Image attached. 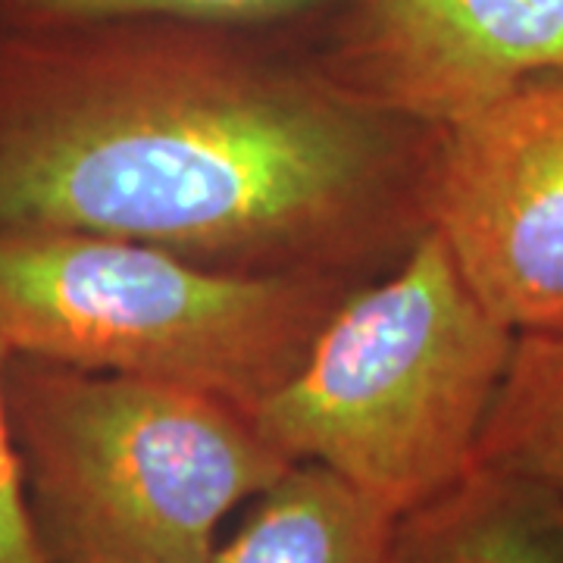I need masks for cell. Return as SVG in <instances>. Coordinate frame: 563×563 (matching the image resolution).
Listing matches in <instances>:
<instances>
[{
  "label": "cell",
  "instance_id": "1",
  "mask_svg": "<svg viewBox=\"0 0 563 563\" xmlns=\"http://www.w3.org/2000/svg\"><path fill=\"white\" fill-rule=\"evenodd\" d=\"M435 141L298 35L163 20L0 35V232L369 282L426 232Z\"/></svg>",
  "mask_w": 563,
  "mask_h": 563
},
{
  "label": "cell",
  "instance_id": "2",
  "mask_svg": "<svg viewBox=\"0 0 563 563\" xmlns=\"http://www.w3.org/2000/svg\"><path fill=\"white\" fill-rule=\"evenodd\" d=\"M7 395L47 563H210L225 514L291 466L195 388L10 354Z\"/></svg>",
  "mask_w": 563,
  "mask_h": 563
},
{
  "label": "cell",
  "instance_id": "3",
  "mask_svg": "<svg viewBox=\"0 0 563 563\" xmlns=\"http://www.w3.org/2000/svg\"><path fill=\"white\" fill-rule=\"evenodd\" d=\"M514 342L426 225L251 417L291 463H322L401 517L476 461Z\"/></svg>",
  "mask_w": 563,
  "mask_h": 563
},
{
  "label": "cell",
  "instance_id": "4",
  "mask_svg": "<svg viewBox=\"0 0 563 563\" xmlns=\"http://www.w3.org/2000/svg\"><path fill=\"white\" fill-rule=\"evenodd\" d=\"M363 282L242 273L91 232H0L10 354L181 385L254 413Z\"/></svg>",
  "mask_w": 563,
  "mask_h": 563
},
{
  "label": "cell",
  "instance_id": "5",
  "mask_svg": "<svg viewBox=\"0 0 563 563\" xmlns=\"http://www.w3.org/2000/svg\"><path fill=\"white\" fill-rule=\"evenodd\" d=\"M426 225L520 332H563V69L439 129Z\"/></svg>",
  "mask_w": 563,
  "mask_h": 563
},
{
  "label": "cell",
  "instance_id": "6",
  "mask_svg": "<svg viewBox=\"0 0 563 563\" xmlns=\"http://www.w3.org/2000/svg\"><path fill=\"white\" fill-rule=\"evenodd\" d=\"M313 47L361 95L442 129L563 69V0H342Z\"/></svg>",
  "mask_w": 563,
  "mask_h": 563
},
{
  "label": "cell",
  "instance_id": "7",
  "mask_svg": "<svg viewBox=\"0 0 563 563\" xmlns=\"http://www.w3.org/2000/svg\"><path fill=\"white\" fill-rule=\"evenodd\" d=\"M391 563H563V495L526 473L473 461L398 517Z\"/></svg>",
  "mask_w": 563,
  "mask_h": 563
},
{
  "label": "cell",
  "instance_id": "8",
  "mask_svg": "<svg viewBox=\"0 0 563 563\" xmlns=\"http://www.w3.org/2000/svg\"><path fill=\"white\" fill-rule=\"evenodd\" d=\"M398 514L322 463H291L210 563H391Z\"/></svg>",
  "mask_w": 563,
  "mask_h": 563
},
{
  "label": "cell",
  "instance_id": "9",
  "mask_svg": "<svg viewBox=\"0 0 563 563\" xmlns=\"http://www.w3.org/2000/svg\"><path fill=\"white\" fill-rule=\"evenodd\" d=\"M476 461L507 466L563 495V332H520Z\"/></svg>",
  "mask_w": 563,
  "mask_h": 563
},
{
  "label": "cell",
  "instance_id": "10",
  "mask_svg": "<svg viewBox=\"0 0 563 563\" xmlns=\"http://www.w3.org/2000/svg\"><path fill=\"white\" fill-rule=\"evenodd\" d=\"M339 7L342 0H0V35L91 22L163 20L313 41Z\"/></svg>",
  "mask_w": 563,
  "mask_h": 563
},
{
  "label": "cell",
  "instance_id": "11",
  "mask_svg": "<svg viewBox=\"0 0 563 563\" xmlns=\"http://www.w3.org/2000/svg\"><path fill=\"white\" fill-rule=\"evenodd\" d=\"M7 361L10 351L0 342V563H47L25 501L22 463L7 395Z\"/></svg>",
  "mask_w": 563,
  "mask_h": 563
}]
</instances>
